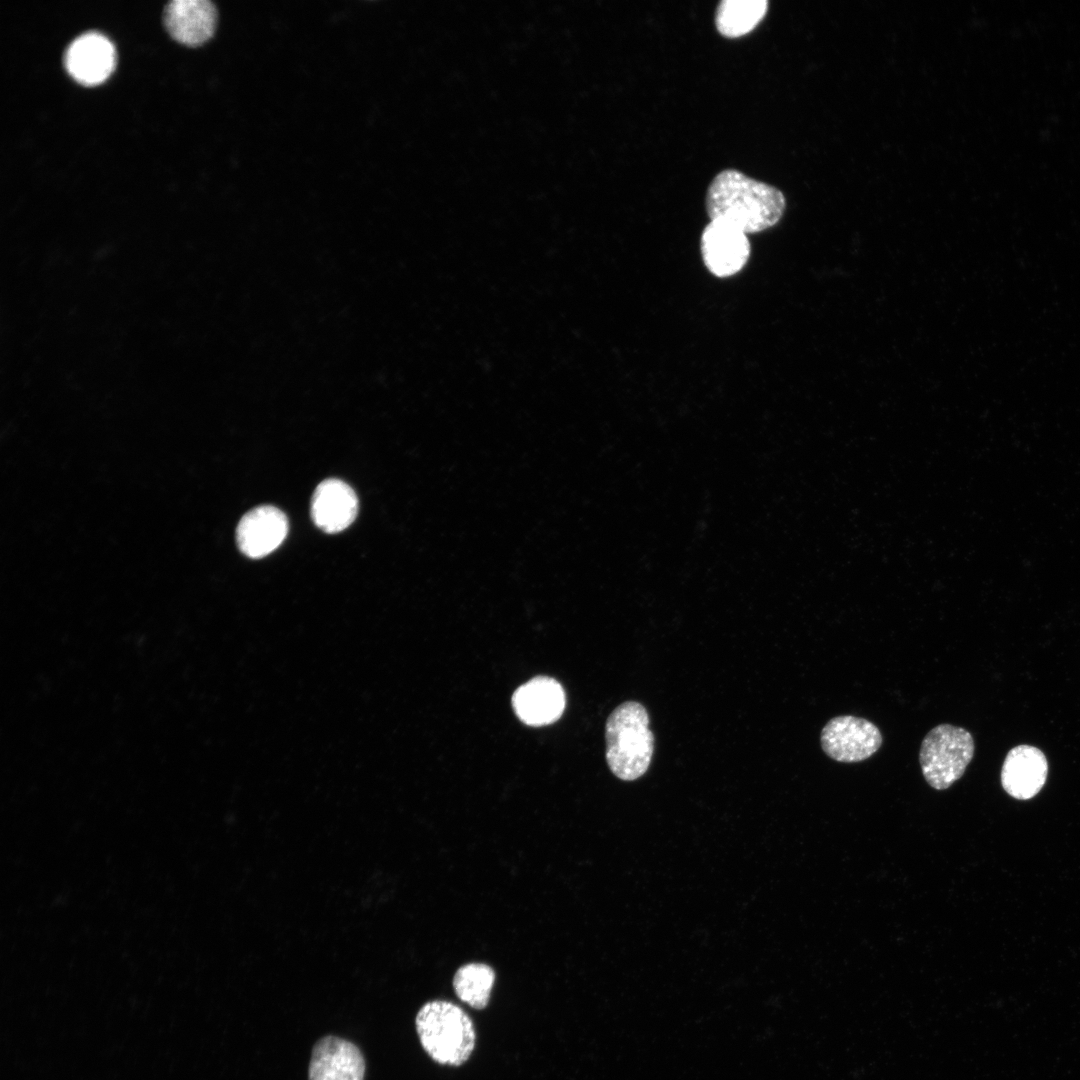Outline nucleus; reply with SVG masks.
<instances>
[{
    "mask_svg": "<svg viewBox=\"0 0 1080 1080\" xmlns=\"http://www.w3.org/2000/svg\"><path fill=\"white\" fill-rule=\"evenodd\" d=\"M767 10V0H721L715 11V25L725 37H740L754 29Z\"/></svg>",
    "mask_w": 1080,
    "mask_h": 1080,
    "instance_id": "4468645a",
    "label": "nucleus"
},
{
    "mask_svg": "<svg viewBox=\"0 0 1080 1080\" xmlns=\"http://www.w3.org/2000/svg\"><path fill=\"white\" fill-rule=\"evenodd\" d=\"M705 206L710 220L726 223L747 234L761 232L778 223L786 201L776 187L738 170L725 169L709 184Z\"/></svg>",
    "mask_w": 1080,
    "mask_h": 1080,
    "instance_id": "f257e3e1",
    "label": "nucleus"
},
{
    "mask_svg": "<svg viewBox=\"0 0 1080 1080\" xmlns=\"http://www.w3.org/2000/svg\"><path fill=\"white\" fill-rule=\"evenodd\" d=\"M287 532L288 521L282 511L270 505L259 506L239 521L236 541L246 556L262 558L283 542Z\"/></svg>",
    "mask_w": 1080,
    "mask_h": 1080,
    "instance_id": "1a4fd4ad",
    "label": "nucleus"
},
{
    "mask_svg": "<svg viewBox=\"0 0 1080 1080\" xmlns=\"http://www.w3.org/2000/svg\"><path fill=\"white\" fill-rule=\"evenodd\" d=\"M216 19V7L208 0H173L163 11L168 33L189 46L207 41L215 31Z\"/></svg>",
    "mask_w": 1080,
    "mask_h": 1080,
    "instance_id": "f8f14e48",
    "label": "nucleus"
},
{
    "mask_svg": "<svg viewBox=\"0 0 1080 1080\" xmlns=\"http://www.w3.org/2000/svg\"><path fill=\"white\" fill-rule=\"evenodd\" d=\"M700 250L706 268L713 275L725 278L745 266L750 256V243L744 232L710 220L701 234Z\"/></svg>",
    "mask_w": 1080,
    "mask_h": 1080,
    "instance_id": "423d86ee",
    "label": "nucleus"
},
{
    "mask_svg": "<svg viewBox=\"0 0 1080 1080\" xmlns=\"http://www.w3.org/2000/svg\"><path fill=\"white\" fill-rule=\"evenodd\" d=\"M115 62L114 48L102 34L88 32L77 37L67 48L64 63L68 73L84 85L102 82Z\"/></svg>",
    "mask_w": 1080,
    "mask_h": 1080,
    "instance_id": "9b49d317",
    "label": "nucleus"
},
{
    "mask_svg": "<svg viewBox=\"0 0 1080 1080\" xmlns=\"http://www.w3.org/2000/svg\"><path fill=\"white\" fill-rule=\"evenodd\" d=\"M606 761L621 780L632 781L647 771L654 752V736L646 708L626 701L610 714L605 726Z\"/></svg>",
    "mask_w": 1080,
    "mask_h": 1080,
    "instance_id": "f03ea898",
    "label": "nucleus"
},
{
    "mask_svg": "<svg viewBox=\"0 0 1080 1080\" xmlns=\"http://www.w3.org/2000/svg\"><path fill=\"white\" fill-rule=\"evenodd\" d=\"M495 972L487 964L468 963L461 966L453 978V987L457 997L475 1009L487 1006Z\"/></svg>",
    "mask_w": 1080,
    "mask_h": 1080,
    "instance_id": "2eb2a0df",
    "label": "nucleus"
},
{
    "mask_svg": "<svg viewBox=\"0 0 1080 1080\" xmlns=\"http://www.w3.org/2000/svg\"><path fill=\"white\" fill-rule=\"evenodd\" d=\"M975 752L974 739L962 727L940 724L924 737L919 761L927 783L944 790L960 779Z\"/></svg>",
    "mask_w": 1080,
    "mask_h": 1080,
    "instance_id": "20e7f679",
    "label": "nucleus"
},
{
    "mask_svg": "<svg viewBox=\"0 0 1080 1080\" xmlns=\"http://www.w3.org/2000/svg\"><path fill=\"white\" fill-rule=\"evenodd\" d=\"M820 741L825 754L833 760L854 763L871 757L880 748L882 735L869 720L843 715L828 721Z\"/></svg>",
    "mask_w": 1080,
    "mask_h": 1080,
    "instance_id": "39448f33",
    "label": "nucleus"
},
{
    "mask_svg": "<svg viewBox=\"0 0 1080 1080\" xmlns=\"http://www.w3.org/2000/svg\"><path fill=\"white\" fill-rule=\"evenodd\" d=\"M512 707L526 725H548L561 717L565 708V692L555 679L536 676L515 690Z\"/></svg>",
    "mask_w": 1080,
    "mask_h": 1080,
    "instance_id": "0eeeda50",
    "label": "nucleus"
},
{
    "mask_svg": "<svg viewBox=\"0 0 1080 1080\" xmlns=\"http://www.w3.org/2000/svg\"><path fill=\"white\" fill-rule=\"evenodd\" d=\"M364 1075V1057L352 1042L327 1036L315 1044L309 1080H364Z\"/></svg>",
    "mask_w": 1080,
    "mask_h": 1080,
    "instance_id": "9d476101",
    "label": "nucleus"
},
{
    "mask_svg": "<svg viewBox=\"0 0 1080 1080\" xmlns=\"http://www.w3.org/2000/svg\"><path fill=\"white\" fill-rule=\"evenodd\" d=\"M357 511L355 492L339 479L322 481L313 493L311 516L315 525L326 533L347 528L355 520Z\"/></svg>",
    "mask_w": 1080,
    "mask_h": 1080,
    "instance_id": "ddd939ff",
    "label": "nucleus"
},
{
    "mask_svg": "<svg viewBox=\"0 0 1080 1080\" xmlns=\"http://www.w3.org/2000/svg\"><path fill=\"white\" fill-rule=\"evenodd\" d=\"M1048 775V760L1037 747L1020 744L1008 751L1000 779L1003 789L1013 798L1028 800L1043 788Z\"/></svg>",
    "mask_w": 1080,
    "mask_h": 1080,
    "instance_id": "6e6552de",
    "label": "nucleus"
},
{
    "mask_svg": "<svg viewBox=\"0 0 1080 1080\" xmlns=\"http://www.w3.org/2000/svg\"><path fill=\"white\" fill-rule=\"evenodd\" d=\"M415 1022L420 1043L432 1060L451 1066L468 1060L476 1034L462 1008L444 1000L429 1001L420 1008Z\"/></svg>",
    "mask_w": 1080,
    "mask_h": 1080,
    "instance_id": "7ed1b4c3",
    "label": "nucleus"
}]
</instances>
